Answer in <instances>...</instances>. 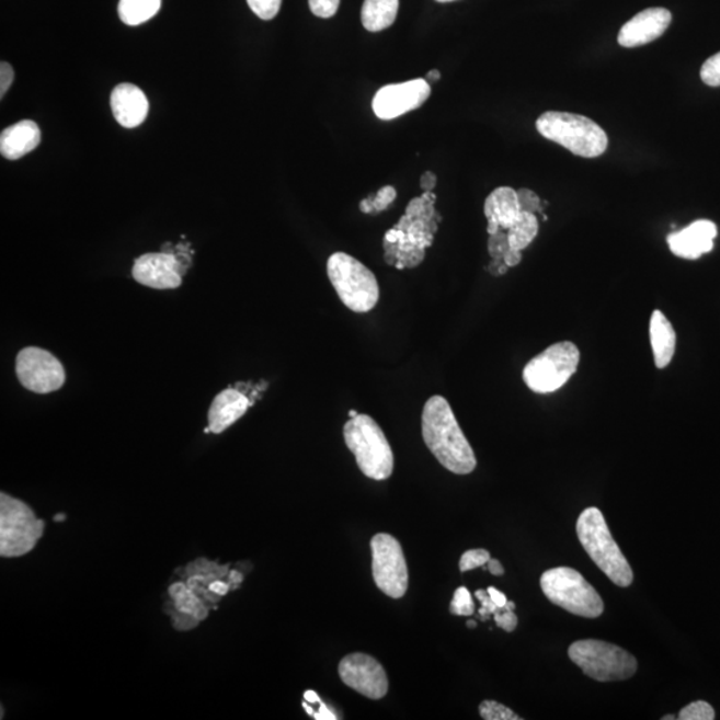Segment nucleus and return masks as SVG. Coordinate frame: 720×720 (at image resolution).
I'll use <instances>...</instances> for the list:
<instances>
[{"label":"nucleus","instance_id":"f704fd0d","mask_svg":"<svg viewBox=\"0 0 720 720\" xmlns=\"http://www.w3.org/2000/svg\"><path fill=\"white\" fill-rule=\"evenodd\" d=\"M373 202V207L375 213H380L387 210V207L391 205L397 198V191L391 186H386L380 188L377 195L370 196Z\"/></svg>","mask_w":720,"mask_h":720},{"label":"nucleus","instance_id":"393cba45","mask_svg":"<svg viewBox=\"0 0 720 720\" xmlns=\"http://www.w3.org/2000/svg\"><path fill=\"white\" fill-rule=\"evenodd\" d=\"M162 0H121L118 12L121 21L127 26H139L158 14Z\"/></svg>","mask_w":720,"mask_h":720},{"label":"nucleus","instance_id":"6ab92c4d","mask_svg":"<svg viewBox=\"0 0 720 720\" xmlns=\"http://www.w3.org/2000/svg\"><path fill=\"white\" fill-rule=\"evenodd\" d=\"M176 572L186 582L187 586L194 590L210 608H215L218 603L212 594L210 584L214 581L229 578L231 574L229 565H220L218 562H213V560L206 558L195 559L186 568L180 569Z\"/></svg>","mask_w":720,"mask_h":720},{"label":"nucleus","instance_id":"72a5a7b5","mask_svg":"<svg viewBox=\"0 0 720 720\" xmlns=\"http://www.w3.org/2000/svg\"><path fill=\"white\" fill-rule=\"evenodd\" d=\"M341 0H309L310 10L313 15L319 18H332L340 9Z\"/></svg>","mask_w":720,"mask_h":720},{"label":"nucleus","instance_id":"ea45409f","mask_svg":"<svg viewBox=\"0 0 720 720\" xmlns=\"http://www.w3.org/2000/svg\"><path fill=\"white\" fill-rule=\"evenodd\" d=\"M427 203L420 196V198L412 199L409 203L408 208H405V215H409L410 218H420L422 213L424 212V207H426Z\"/></svg>","mask_w":720,"mask_h":720},{"label":"nucleus","instance_id":"2f4dec72","mask_svg":"<svg viewBox=\"0 0 720 720\" xmlns=\"http://www.w3.org/2000/svg\"><path fill=\"white\" fill-rule=\"evenodd\" d=\"M700 78L711 88H720V53L713 55L701 66Z\"/></svg>","mask_w":720,"mask_h":720},{"label":"nucleus","instance_id":"a19ab883","mask_svg":"<svg viewBox=\"0 0 720 720\" xmlns=\"http://www.w3.org/2000/svg\"><path fill=\"white\" fill-rule=\"evenodd\" d=\"M503 261L507 264L508 267L518 266V264L522 262V251L510 248L506 254H504Z\"/></svg>","mask_w":720,"mask_h":720},{"label":"nucleus","instance_id":"e433bc0d","mask_svg":"<svg viewBox=\"0 0 720 720\" xmlns=\"http://www.w3.org/2000/svg\"><path fill=\"white\" fill-rule=\"evenodd\" d=\"M495 624L498 627H501L504 631L513 632L518 626V617H516L514 612H508L506 608L501 607L494 614Z\"/></svg>","mask_w":720,"mask_h":720},{"label":"nucleus","instance_id":"49530a36","mask_svg":"<svg viewBox=\"0 0 720 720\" xmlns=\"http://www.w3.org/2000/svg\"><path fill=\"white\" fill-rule=\"evenodd\" d=\"M361 212L365 214H374V207H373V202L372 198H367L365 201H362L361 203Z\"/></svg>","mask_w":720,"mask_h":720},{"label":"nucleus","instance_id":"f03ea898","mask_svg":"<svg viewBox=\"0 0 720 720\" xmlns=\"http://www.w3.org/2000/svg\"><path fill=\"white\" fill-rule=\"evenodd\" d=\"M578 538L594 563L608 580L619 587H629L633 581L631 565L614 540L610 528L601 510L588 507L576 523Z\"/></svg>","mask_w":720,"mask_h":720},{"label":"nucleus","instance_id":"473e14b6","mask_svg":"<svg viewBox=\"0 0 720 720\" xmlns=\"http://www.w3.org/2000/svg\"><path fill=\"white\" fill-rule=\"evenodd\" d=\"M510 250L507 232L498 231L494 236H490L489 251L492 260L503 261L504 254Z\"/></svg>","mask_w":720,"mask_h":720},{"label":"nucleus","instance_id":"f8f14e48","mask_svg":"<svg viewBox=\"0 0 720 720\" xmlns=\"http://www.w3.org/2000/svg\"><path fill=\"white\" fill-rule=\"evenodd\" d=\"M340 676L344 685L366 698L378 700L389 692V679L384 666L375 658L362 652L343 658Z\"/></svg>","mask_w":720,"mask_h":720},{"label":"nucleus","instance_id":"a211bd4d","mask_svg":"<svg viewBox=\"0 0 720 720\" xmlns=\"http://www.w3.org/2000/svg\"><path fill=\"white\" fill-rule=\"evenodd\" d=\"M111 110L122 127H138L149 114V101L138 85L122 83L111 92Z\"/></svg>","mask_w":720,"mask_h":720},{"label":"nucleus","instance_id":"9d476101","mask_svg":"<svg viewBox=\"0 0 720 720\" xmlns=\"http://www.w3.org/2000/svg\"><path fill=\"white\" fill-rule=\"evenodd\" d=\"M372 551L375 584L390 598H402L409 587V570L399 541L389 534H377Z\"/></svg>","mask_w":720,"mask_h":720},{"label":"nucleus","instance_id":"423d86ee","mask_svg":"<svg viewBox=\"0 0 720 720\" xmlns=\"http://www.w3.org/2000/svg\"><path fill=\"white\" fill-rule=\"evenodd\" d=\"M328 273L338 297L351 311L368 312L379 300L377 278L355 258L335 252L328 262Z\"/></svg>","mask_w":720,"mask_h":720},{"label":"nucleus","instance_id":"b1692460","mask_svg":"<svg viewBox=\"0 0 720 720\" xmlns=\"http://www.w3.org/2000/svg\"><path fill=\"white\" fill-rule=\"evenodd\" d=\"M399 0H365L362 8V23L372 33H379L392 26L397 20Z\"/></svg>","mask_w":720,"mask_h":720},{"label":"nucleus","instance_id":"cd10ccee","mask_svg":"<svg viewBox=\"0 0 720 720\" xmlns=\"http://www.w3.org/2000/svg\"><path fill=\"white\" fill-rule=\"evenodd\" d=\"M450 612L453 615H458V617H471L476 613V603H473L469 590L459 587L455 591Z\"/></svg>","mask_w":720,"mask_h":720},{"label":"nucleus","instance_id":"f3484780","mask_svg":"<svg viewBox=\"0 0 720 720\" xmlns=\"http://www.w3.org/2000/svg\"><path fill=\"white\" fill-rule=\"evenodd\" d=\"M717 236V225L711 220L700 219L681 231L670 233L667 243L674 255L694 261L713 249Z\"/></svg>","mask_w":720,"mask_h":720},{"label":"nucleus","instance_id":"9b49d317","mask_svg":"<svg viewBox=\"0 0 720 720\" xmlns=\"http://www.w3.org/2000/svg\"><path fill=\"white\" fill-rule=\"evenodd\" d=\"M16 375L27 390L38 393L57 391L66 380L61 363L48 351L38 347L23 348L18 354Z\"/></svg>","mask_w":720,"mask_h":720},{"label":"nucleus","instance_id":"c03bdc74","mask_svg":"<svg viewBox=\"0 0 720 720\" xmlns=\"http://www.w3.org/2000/svg\"><path fill=\"white\" fill-rule=\"evenodd\" d=\"M313 717H316V719H318V720H335L336 719L335 713L330 711V709H328V706L323 705L322 701H320L319 711L316 712V716H313Z\"/></svg>","mask_w":720,"mask_h":720},{"label":"nucleus","instance_id":"de8ad7c7","mask_svg":"<svg viewBox=\"0 0 720 720\" xmlns=\"http://www.w3.org/2000/svg\"><path fill=\"white\" fill-rule=\"evenodd\" d=\"M488 220H489L488 232L490 233V236H494V233L502 230L500 224H498L495 219L490 218Z\"/></svg>","mask_w":720,"mask_h":720},{"label":"nucleus","instance_id":"7c9ffc66","mask_svg":"<svg viewBox=\"0 0 720 720\" xmlns=\"http://www.w3.org/2000/svg\"><path fill=\"white\" fill-rule=\"evenodd\" d=\"M491 559L490 552L488 550L478 549L469 550L464 553L460 558L459 569L461 572L471 571L473 569L482 568V565L488 564Z\"/></svg>","mask_w":720,"mask_h":720},{"label":"nucleus","instance_id":"4c0bfd02","mask_svg":"<svg viewBox=\"0 0 720 720\" xmlns=\"http://www.w3.org/2000/svg\"><path fill=\"white\" fill-rule=\"evenodd\" d=\"M476 596L479 602L482 603L479 615L483 621L488 620L490 615H494L498 610H500L501 607H498L495 603L492 602L488 590H478Z\"/></svg>","mask_w":720,"mask_h":720},{"label":"nucleus","instance_id":"aec40b11","mask_svg":"<svg viewBox=\"0 0 720 720\" xmlns=\"http://www.w3.org/2000/svg\"><path fill=\"white\" fill-rule=\"evenodd\" d=\"M252 400L238 389H227L218 393L208 410V431L221 434L245 414Z\"/></svg>","mask_w":720,"mask_h":720},{"label":"nucleus","instance_id":"a878e982","mask_svg":"<svg viewBox=\"0 0 720 720\" xmlns=\"http://www.w3.org/2000/svg\"><path fill=\"white\" fill-rule=\"evenodd\" d=\"M539 231L538 218L533 213L522 212L519 218L507 230L510 248L525 250L537 238Z\"/></svg>","mask_w":720,"mask_h":720},{"label":"nucleus","instance_id":"c9c22d12","mask_svg":"<svg viewBox=\"0 0 720 720\" xmlns=\"http://www.w3.org/2000/svg\"><path fill=\"white\" fill-rule=\"evenodd\" d=\"M521 210L526 213H541L540 199L534 191L521 188L518 191Z\"/></svg>","mask_w":720,"mask_h":720},{"label":"nucleus","instance_id":"a18cd8bd","mask_svg":"<svg viewBox=\"0 0 720 720\" xmlns=\"http://www.w3.org/2000/svg\"><path fill=\"white\" fill-rule=\"evenodd\" d=\"M489 571L492 575L502 576L504 574V569L500 560L490 559L489 560Z\"/></svg>","mask_w":720,"mask_h":720},{"label":"nucleus","instance_id":"4468645a","mask_svg":"<svg viewBox=\"0 0 720 720\" xmlns=\"http://www.w3.org/2000/svg\"><path fill=\"white\" fill-rule=\"evenodd\" d=\"M133 276L140 285L157 290H172L182 283L180 262L169 252H150L139 256L134 262Z\"/></svg>","mask_w":720,"mask_h":720},{"label":"nucleus","instance_id":"c85d7f7f","mask_svg":"<svg viewBox=\"0 0 720 720\" xmlns=\"http://www.w3.org/2000/svg\"><path fill=\"white\" fill-rule=\"evenodd\" d=\"M681 720H713L716 719V711L707 701H694L685 707L679 713Z\"/></svg>","mask_w":720,"mask_h":720},{"label":"nucleus","instance_id":"39448f33","mask_svg":"<svg viewBox=\"0 0 720 720\" xmlns=\"http://www.w3.org/2000/svg\"><path fill=\"white\" fill-rule=\"evenodd\" d=\"M540 587L553 605L578 617L594 619L605 612V603L599 594L584 580L581 572L574 569L547 570L540 578Z\"/></svg>","mask_w":720,"mask_h":720},{"label":"nucleus","instance_id":"f257e3e1","mask_svg":"<svg viewBox=\"0 0 720 720\" xmlns=\"http://www.w3.org/2000/svg\"><path fill=\"white\" fill-rule=\"evenodd\" d=\"M422 435L428 450L446 470L458 476H467L476 470V453L445 398L435 396L424 404Z\"/></svg>","mask_w":720,"mask_h":720},{"label":"nucleus","instance_id":"4d7b16f0","mask_svg":"<svg viewBox=\"0 0 720 720\" xmlns=\"http://www.w3.org/2000/svg\"><path fill=\"white\" fill-rule=\"evenodd\" d=\"M662 719L663 720H675L676 718L674 716H667V717H663Z\"/></svg>","mask_w":720,"mask_h":720},{"label":"nucleus","instance_id":"0eeeda50","mask_svg":"<svg viewBox=\"0 0 720 720\" xmlns=\"http://www.w3.org/2000/svg\"><path fill=\"white\" fill-rule=\"evenodd\" d=\"M569 656L584 675L598 682L630 679L638 670L636 656L603 640H578L570 645Z\"/></svg>","mask_w":720,"mask_h":720},{"label":"nucleus","instance_id":"8fccbe9b","mask_svg":"<svg viewBox=\"0 0 720 720\" xmlns=\"http://www.w3.org/2000/svg\"><path fill=\"white\" fill-rule=\"evenodd\" d=\"M439 79L441 72L438 70H431L426 77V80H433V82H438Z\"/></svg>","mask_w":720,"mask_h":720},{"label":"nucleus","instance_id":"58836bf2","mask_svg":"<svg viewBox=\"0 0 720 720\" xmlns=\"http://www.w3.org/2000/svg\"><path fill=\"white\" fill-rule=\"evenodd\" d=\"M14 70H12L11 65L2 61L0 65V96H4L5 92L11 88L12 82H14Z\"/></svg>","mask_w":720,"mask_h":720},{"label":"nucleus","instance_id":"c756f323","mask_svg":"<svg viewBox=\"0 0 720 720\" xmlns=\"http://www.w3.org/2000/svg\"><path fill=\"white\" fill-rule=\"evenodd\" d=\"M249 8L263 21L274 20L281 10L282 0H248Z\"/></svg>","mask_w":720,"mask_h":720},{"label":"nucleus","instance_id":"5fc2aeb1","mask_svg":"<svg viewBox=\"0 0 720 720\" xmlns=\"http://www.w3.org/2000/svg\"><path fill=\"white\" fill-rule=\"evenodd\" d=\"M348 415H350L351 420H353V418L358 416L359 414L355 410H350Z\"/></svg>","mask_w":720,"mask_h":720},{"label":"nucleus","instance_id":"4be33fe9","mask_svg":"<svg viewBox=\"0 0 720 720\" xmlns=\"http://www.w3.org/2000/svg\"><path fill=\"white\" fill-rule=\"evenodd\" d=\"M650 340L654 353L655 366L666 368L674 358L676 334L673 324L661 310L652 312L650 320Z\"/></svg>","mask_w":720,"mask_h":720},{"label":"nucleus","instance_id":"864d4df0","mask_svg":"<svg viewBox=\"0 0 720 720\" xmlns=\"http://www.w3.org/2000/svg\"><path fill=\"white\" fill-rule=\"evenodd\" d=\"M467 627H470V629H477V621L473 620L467 621Z\"/></svg>","mask_w":720,"mask_h":720},{"label":"nucleus","instance_id":"dca6fc26","mask_svg":"<svg viewBox=\"0 0 720 720\" xmlns=\"http://www.w3.org/2000/svg\"><path fill=\"white\" fill-rule=\"evenodd\" d=\"M671 21L673 15L667 9L654 8L639 12L620 28L618 43L626 48L648 45L661 38Z\"/></svg>","mask_w":720,"mask_h":720},{"label":"nucleus","instance_id":"5701e85b","mask_svg":"<svg viewBox=\"0 0 720 720\" xmlns=\"http://www.w3.org/2000/svg\"><path fill=\"white\" fill-rule=\"evenodd\" d=\"M521 213L518 191L511 187H498L484 203L485 218L495 219L502 230H508L519 218Z\"/></svg>","mask_w":720,"mask_h":720},{"label":"nucleus","instance_id":"79ce46f5","mask_svg":"<svg viewBox=\"0 0 720 720\" xmlns=\"http://www.w3.org/2000/svg\"><path fill=\"white\" fill-rule=\"evenodd\" d=\"M436 186V176L434 172L426 171L421 178V187L424 191H433Z\"/></svg>","mask_w":720,"mask_h":720},{"label":"nucleus","instance_id":"6e6552de","mask_svg":"<svg viewBox=\"0 0 720 720\" xmlns=\"http://www.w3.org/2000/svg\"><path fill=\"white\" fill-rule=\"evenodd\" d=\"M45 533V522L16 498L0 494V556L20 558L35 549Z\"/></svg>","mask_w":720,"mask_h":720},{"label":"nucleus","instance_id":"7ed1b4c3","mask_svg":"<svg viewBox=\"0 0 720 720\" xmlns=\"http://www.w3.org/2000/svg\"><path fill=\"white\" fill-rule=\"evenodd\" d=\"M541 137L558 144L576 157L598 158L608 149L605 130L587 116L547 111L537 121Z\"/></svg>","mask_w":720,"mask_h":720},{"label":"nucleus","instance_id":"3c124183","mask_svg":"<svg viewBox=\"0 0 720 720\" xmlns=\"http://www.w3.org/2000/svg\"><path fill=\"white\" fill-rule=\"evenodd\" d=\"M504 608H506V610H508V612H514L515 610V603L514 602H507L506 606H504Z\"/></svg>","mask_w":720,"mask_h":720},{"label":"nucleus","instance_id":"603ef678","mask_svg":"<svg viewBox=\"0 0 720 720\" xmlns=\"http://www.w3.org/2000/svg\"><path fill=\"white\" fill-rule=\"evenodd\" d=\"M304 709L309 712V716H316V711H313L309 705L304 704Z\"/></svg>","mask_w":720,"mask_h":720},{"label":"nucleus","instance_id":"20e7f679","mask_svg":"<svg viewBox=\"0 0 720 720\" xmlns=\"http://www.w3.org/2000/svg\"><path fill=\"white\" fill-rule=\"evenodd\" d=\"M344 442L355 455L356 465L367 478L386 480L392 476L393 454L384 431L372 416L359 414L343 428Z\"/></svg>","mask_w":720,"mask_h":720},{"label":"nucleus","instance_id":"bb28decb","mask_svg":"<svg viewBox=\"0 0 720 720\" xmlns=\"http://www.w3.org/2000/svg\"><path fill=\"white\" fill-rule=\"evenodd\" d=\"M480 717L485 720H521L508 707L498 704L494 700H484L479 706Z\"/></svg>","mask_w":720,"mask_h":720},{"label":"nucleus","instance_id":"412c9836","mask_svg":"<svg viewBox=\"0 0 720 720\" xmlns=\"http://www.w3.org/2000/svg\"><path fill=\"white\" fill-rule=\"evenodd\" d=\"M41 144V130L33 121L15 123L0 135V152L5 159L16 160L34 151Z\"/></svg>","mask_w":720,"mask_h":720},{"label":"nucleus","instance_id":"6e6d98bb","mask_svg":"<svg viewBox=\"0 0 720 720\" xmlns=\"http://www.w3.org/2000/svg\"><path fill=\"white\" fill-rule=\"evenodd\" d=\"M436 2H439V3H450V2H455V0H436Z\"/></svg>","mask_w":720,"mask_h":720},{"label":"nucleus","instance_id":"37998d69","mask_svg":"<svg viewBox=\"0 0 720 720\" xmlns=\"http://www.w3.org/2000/svg\"><path fill=\"white\" fill-rule=\"evenodd\" d=\"M488 591L492 602H494L498 607L506 606V603L508 602L506 595L501 593V591H498L495 587H489Z\"/></svg>","mask_w":720,"mask_h":720},{"label":"nucleus","instance_id":"ddd939ff","mask_svg":"<svg viewBox=\"0 0 720 720\" xmlns=\"http://www.w3.org/2000/svg\"><path fill=\"white\" fill-rule=\"evenodd\" d=\"M431 88L426 79L389 84L374 96L373 110L379 119L391 121L420 108L428 100Z\"/></svg>","mask_w":720,"mask_h":720},{"label":"nucleus","instance_id":"09e8293b","mask_svg":"<svg viewBox=\"0 0 720 720\" xmlns=\"http://www.w3.org/2000/svg\"><path fill=\"white\" fill-rule=\"evenodd\" d=\"M305 699L309 701V704H320L319 695L313 692H306Z\"/></svg>","mask_w":720,"mask_h":720},{"label":"nucleus","instance_id":"2eb2a0df","mask_svg":"<svg viewBox=\"0 0 720 720\" xmlns=\"http://www.w3.org/2000/svg\"><path fill=\"white\" fill-rule=\"evenodd\" d=\"M169 596L165 613L170 615L172 626L178 631L193 630L210 615L212 608L184 581L172 583Z\"/></svg>","mask_w":720,"mask_h":720},{"label":"nucleus","instance_id":"1a4fd4ad","mask_svg":"<svg viewBox=\"0 0 720 720\" xmlns=\"http://www.w3.org/2000/svg\"><path fill=\"white\" fill-rule=\"evenodd\" d=\"M580 361L576 344L568 341L552 344L527 363L523 380L534 392H556L576 373Z\"/></svg>","mask_w":720,"mask_h":720}]
</instances>
